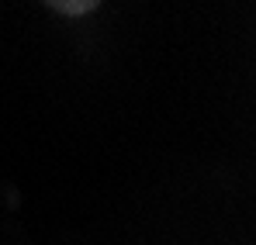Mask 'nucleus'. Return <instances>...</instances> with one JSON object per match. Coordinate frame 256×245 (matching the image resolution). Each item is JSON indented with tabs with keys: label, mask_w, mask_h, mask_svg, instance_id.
Returning a JSON list of instances; mask_svg holds the SVG:
<instances>
[{
	"label": "nucleus",
	"mask_w": 256,
	"mask_h": 245,
	"mask_svg": "<svg viewBox=\"0 0 256 245\" xmlns=\"http://www.w3.org/2000/svg\"><path fill=\"white\" fill-rule=\"evenodd\" d=\"M52 10H59V14H70V17H80L86 10H94L100 0H45Z\"/></svg>",
	"instance_id": "nucleus-1"
}]
</instances>
